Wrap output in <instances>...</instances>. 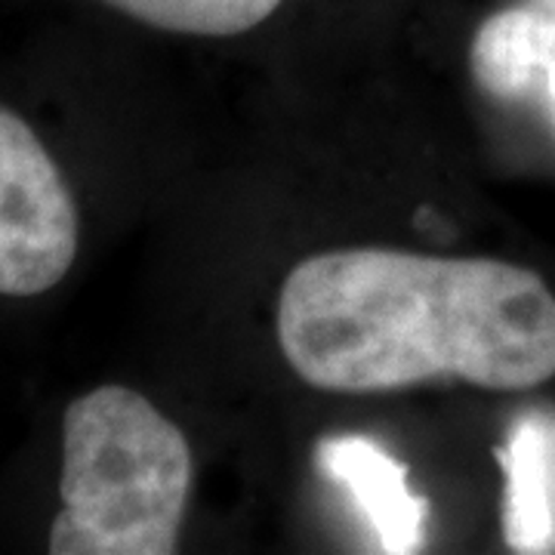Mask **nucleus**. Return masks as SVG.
Returning a JSON list of instances; mask_svg holds the SVG:
<instances>
[{
    "label": "nucleus",
    "instance_id": "nucleus-1",
    "mask_svg": "<svg viewBox=\"0 0 555 555\" xmlns=\"http://www.w3.org/2000/svg\"><path fill=\"white\" fill-rule=\"evenodd\" d=\"M278 343L324 392L436 377L521 392L555 374V297L537 272L500 259L327 250L284 278Z\"/></svg>",
    "mask_w": 555,
    "mask_h": 555
},
{
    "label": "nucleus",
    "instance_id": "nucleus-2",
    "mask_svg": "<svg viewBox=\"0 0 555 555\" xmlns=\"http://www.w3.org/2000/svg\"><path fill=\"white\" fill-rule=\"evenodd\" d=\"M62 513L53 555H167L192 494V448L127 386L75 398L62 420Z\"/></svg>",
    "mask_w": 555,
    "mask_h": 555
},
{
    "label": "nucleus",
    "instance_id": "nucleus-3",
    "mask_svg": "<svg viewBox=\"0 0 555 555\" xmlns=\"http://www.w3.org/2000/svg\"><path fill=\"white\" fill-rule=\"evenodd\" d=\"M78 207L56 160L0 105V297L56 287L78 257Z\"/></svg>",
    "mask_w": 555,
    "mask_h": 555
},
{
    "label": "nucleus",
    "instance_id": "nucleus-4",
    "mask_svg": "<svg viewBox=\"0 0 555 555\" xmlns=\"http://www.w3.org/2000/svg\"><path fill=\"white\" fill-rule=\"evenodd\" d=\"M315 463L321 476L346 488L356 500L383 553L408 555L423 550L429 503L411 491L408 466L401 460L379 448L374 438L334 436L318 441Z\"/></svg>",
    "mask_w": 555,
    "mask_h": 555
},
{
    "label": "nucleus",
    "instance_id": "nucleus-5",
    "mask_svg": "<svg viewBox=\"0 0 555 555\" xmlns=\"http://www.w3.org/2000/svg\"><path fill=\"white\" fill-rule=\"evenodd\" d=\"M476 83L494 100H543L555 120V16L531 7L494 13L469 50Z\"/></svg>",
    "mask_w": 555,
    "mask_h": 555
},
{
    "label": "nucleus",
    "instance_id": "nucleus-6",
    "mask_svg": "<svg viewBox=\"0 0 555 555\" xmlns=\"http://www.w3.org/2000/svg\"><path fill=\"white\" fill-rule=\"evenodd\" d=\"M496 460L506 476V543L516 553L555 550V414L518 416L503 448H496Z\"/></svg>",
    "mask_w": 555,
    "mask_h": 555
},
{
    "label": "nucleus",
    "instance_id": "nucleus-7",
    "mask_svg": "<svg viewBox=\"0 0 555 555\" xmlns=\"http://www.w3.org/2000/svg\"><path fill=\"white\" fill-rule=\"evenodd\" d=\"M102 3L160 31L204 35V38H229L250 31L281 7V0H102Z\"/></svg>",
    "mask_w": 555,
    "mask_h": 555
},
{
    "label": "nucleus",
    "instance_id": "nucleus-8",
    "mask_svg": "<svg viewBox=\"0 0 555 555\" xmlns=\"http://www.w3.org/2000/svg\"><path fill=\"white\" fill-rule=\"evenodd\" d=\"M550 3H553V7H555V0H550Z\"/></svg>",
    "mask_w": 555,
    "mask_h": 555
}]
</instances>
